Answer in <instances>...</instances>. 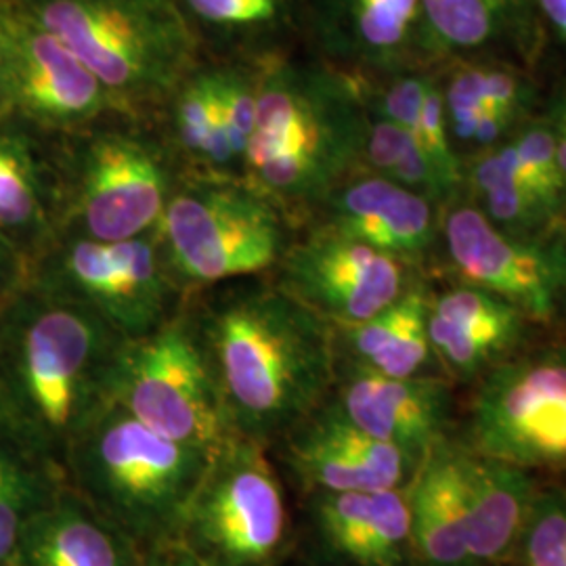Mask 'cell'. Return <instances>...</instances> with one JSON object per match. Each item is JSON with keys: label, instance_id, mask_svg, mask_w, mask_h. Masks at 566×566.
<instances>
[{"label": "cell", "instance_id": "obj_14", "mask_svg": "<svg viewBox=\"0 0 566 566\" xmlns=\"http://www.w3.org/2000/svg\"><path fill=\"white\" fill-rule=\"evenodd\" d=\"M411 264L367 243L315 227L294 240L275 266L285 292L332 325L361 324L416 282Z\"/></svg>", "mask_w": 566, "mask_h": 566}, {"label": "cell", "instance_id": "obj_22", "mask_svg": "<svg viewBox=\"0 0 566 566\" xmlns=\"http://www.w3.org/2000/svg\"><path fill=\"white\" fill-rule=\"evenodd\" d=\"M455 468L472 566L500 565L521 542L537 497L535 483L525 468L470 449H455Z\"/></svg>", "mask_w": 566, "mask_h": 566}, {"label": "cell", "instance_id": "obj_18", "mask_svg": "<svg viewBox=\"0 0 566 566\" xmlns=\"http://www.w3.org/2000/svg\"><path fill=\"white\" fill-rule=\"evenodd\" d=\"M57 139L0 116V235L30 266L61 231Z\"/></svg>", "mask_w": 566, "mask_h": 566}, {"label": "cell", "instance_id": "obj_9", "mask_svg": "<svg viewBox=\"0 0 566 566\" xmlns=\"http://www.w3.org/2000/svg\"><path fill=\"white\" fill-rule=\"evenodd\" d=\"M109 403L164 437L208 453L238 437L185 306L156 332L122 343Z\"/></svg>", "mask_w": 566, "mask_h": 566}, {"label": "cell", "instance_id": "obj_37", "mask_svg": "<svg viewBox=\"0 0 566 566\" xmlns=\"http://www.w3.org/2000/svg\"><path fill=\"white\" fill-rule=\"evenodd\" d=\"M160 554H163L164 565L166 566H203L189 552H185L182 547L175 546V544L160 547Z\"/></svg>", "mask_w": 566, "mask_h": 566}, {"label": "cell", "instance_id": "obj_3", "mask_svg": "<svg viewBox=\"0 0 566 566\" xmlns=\"http://www.w3.org/2000/svg\"><path fill=\"white\" fill-rule=\"evenodd\" d=\"M256 70V128L242 179L292 210H315L350 175L364 170V81L332 63L266 55Z\"/></svg>", "mask_w": 566, "mask_h": 566}, {"label": "cell", "instance_id": "obj_39", "mask_svg": "<svg viewBox=\"0 0 566 566\" xmlns=\"http://www.w3.org/2000/svg\"><path fill=\"white\" fill-rule=\"evenodd\" d=\"M143 566H166L164 565V558L163 554H160V549L145 554V556H143Z\"/></svg>", "mask_w": 566, "mask_h": 566}, {"label": "cell", "instance_id": "obj_21", "mask_svg": "<svg viewBox=\"0 0 566 566\" xmlns=\"http://www.w3.org/2000/svg\"><path fill=\"white\" fill-rule=\"evenodd\" d=\"M315 542L334 566H407L409 493L403 489L311 493Z\"/></svg>", "mask_w": 566, "mask_h": 566}, {"label": "cell", "instance_id": "obj_12", "mask_svg": "<svg viewBox=\"0 0 566 566\" xmlns=\"http://www.w3.org/2000/svg\"><path fill=\"white\" fill-rule=\"evenodd\" d=\"M447 263L462 283L516 306L528 322H552L566 308V231L542 238L512 235L460 198L441 214Z\"/></svg>", "mask_w": 566, "mask_h": 566}, {"label": "cell", "instance_id": "obj_32", "mask_svg": "<svg viewBox=\"0 0 566 566\" xmlns=\"http://www.w3.org/2000/svg\"><path fill=\"white\" fill-rule=\"evenodd\" d=\"M170 126L172 143L189 163L202 164L203 147L212 128L214 99L206 70H193L179 88L172 93L170 102Z\"/></svg>", "mask_w": 566, "mask_h": 566}, {"label": "cell", "instance_id": "obj_6", "mask_svg": "<svg viewBox=\"0 0 566 566\" xmlns=\"http://www.w3.org/2000/svg\"><path fill=\"white\" fill-rule=\"evenodd\" d=\"M156 231L185 296L275 271L294 242L280 203L240 177L208 172L177 182Z\"/></svg>", "mask_w": 566, "mask_h": 566}, {"label": "cell", "instance_id": "obj_38", "mask_svg": "<svg viewBox=\"0 0 566 566\" xmlns=\"http://www.w3.org/2000/svg\"><path fill=\"white\" fill-rule=\"evenodd\" d=\"M7 0H0V81L4 72V61H7V44H9V25H7Z\"/></svg>", "mask_w": 566, "mask_h": 566}, {"label": "cell", "instance_id": "obj_28", "mask_svg": "<svg viewBox=\"0 0 566 566\" xmlns=\"http://www.w3.org/2000/svg\"><path fill=\"white\" fill-rule=\"evenodd\" d=\"M364 170L422 193L443 208L453 202L416 137L371 109L365 128Z\"/></svg>", "mask_w": 566, "mask_h": 566}, {"label": "cell", "instance_id": "obj_15", "mask_svg": "<svg viewBox=\"0 0 566 566\" xmlns=\"http://www.w3.org/2000/svg\"><path fill=\"white\" fill-rule=\"evenodd\" d=\"M282 441L285 462L311 493L399 489L420 465L401 447L353 424L332 399Z\"/></svg>", "mask_w": 566, "mask_h": 566}, {"label": "cell", "instance_id": "obj_19", "mask_svg": "<svg viewBox=\"0 0 566 566\" xmlns=\"http://www.w3.org/2000/svg\"><path fill=\"white\" fill-rule=\"evenodd\" d=\"M306 15L327 63L353 76L418 65L420 0H306Z\"/></svg>", "mask_w": 566, "mask_h": 566}, {"label": "cell", "instance_id": "obj_24", "mask_svg": "<svg viewBox=\"0 0 566 566\" xmlns=\"http://www.w3.org/2000/svg\"><path fill=\"white\" fill-rule=\"evenodd\" d=\"M430 294L424 283H411L403 296L361 324L334 325L338 355L390 378L426 376L437 359L428 336ZM343 361V359H340Z\"/></svg>", "mask_w": 566, "mask_h": 566}, {"label": "cell", "instance_id": "obj_10", "mask_svg": "<svg viewBox=\"0 0 566 566\" xmlns=\"http://www.w3.org/2000/svg\"><path fill=\"white\" fill-rule=\"evenodd\" d=\"M30 282L88 306L126 340L156 332L185 306L158 231L116 243L60 233L30 266Z\"/></svg>", "mask_w": 566, "mask_h": 566}, {"label": "cell", "instance_id": "obj_17", "mask_svg": "<svg viewBox=\"0 0 566 566\" xmlns=\"http://www.w3.org/2000/svg\"><path fill=\"white\" fill-rule=\"evenodd\" d=\"M332 403L367 434L401 447L418 462L446 441L453 395L446 380L432 376L390 378L338 359Z\"/></svg>", "mask_w": 566, "mask_h": 566}, {"label": "cell", "instance_id": "obj_29", "mask_svg": "<svg viewBox=\"0 0 566 566\" xmlns=\"http://www.w3.org/2000/svg\"><path fill=\"white\" fill-rule=\"evenodd\" d=\"M189 23L224 42L263 49L294 25V0H181Z\"/></svg>", "mask_w": 566, "mask_h": 566}, {"label": "cell", "instance_id": "obj_16", "mask_svg": "<svg viewBox=\"0 0 566 566\" xmlns=\"http://www.w3.org/2000/svg\"><path fill=\"white\" fill-rule=\"evenodd\" d=\"M327 231L403 263H422L441 243L443 206L369 170L336 185L315 208Z\"/></svg>", "mask_w": 566, "mask_h": 566}, {"label": "cell", "instance_id": "obj_11", "mask_svg": "<svg viewBox=\"0 0 566 566\" xmlns=\"http://www.w3.org/2000/svg\"><path fill=\"white\" fill-rule=\"evenodd\" d=\"M470 451L518 468L566 465V344L512 353L481 376Z\"/></svg>", "mask_w": 566, "mask_h": 566}, {"label": "cell", "instance_id": "obj_36", "mask_svg": "<svg viewBox=\"0 0 566 566\" xmlns=\"http://www.w3.org/2000/svg\"><path fill=\"white\" fill-rule=\"evenodd\" d=\"M542 44L549 42L566 61V0H533Z\"/></svg>", "mask_w": 566, "mask_h": 566}, {"label": "cell", "instance_id": "obj_27", "mask_svg": "<svg viewBox=\"0 0 566 566\" xmlns=\"http://www.w3.org/2000/svg\"><path fill=\"white\" fill-rule=\"evenodd\" d=\"M63 485L60 470L0 422V566H9L21 531Z\"/></svg>", "mask_w": 566, "mask_h": 566}, {"label": "cell", "instance_id": "obj_20", "mask_svg": "<svg viewBox=\"0 0 566 566\" xmlns=\"http://www.w3.org/2000/svg\"><path fill=\"white\" fill-rule=\"evenodd\" d=\"M542 34L533 0H420L416 63L443 65L468 57H535Z\"/></svg>", "mask_w": 566, "mask_h": 566}, {"label": "cell", "instance_id": "obj_7", "mask_svg": "<svg viewBox=\"0 0 566 566\" xmlns=\"http://www.w3.org/2000/svg\"><path fill=\"white\" fill-rule=\"evenodd\" d=\"M61 231L103 243L158 229L177 175L163 143L135 128L91 126L57 139Z\"/></svg>", "mask_w": 566, "mask_h": 566}, {"label": "cell", "instance_id": "obj_30", "mask_svg": "<svg viewBox=\"0 0 566 566\" xmlns=\"http://www.w3.org/2000/svg\"><path fill=\"white\" fill-rule=\"evenodd\" d=\"M506 143L526 187L547 208L566 219L565 179L558 164L556 143L542 107L521 122Z\"/></svg>", "mask_w": 566, "mask_h": 566}, {"label": "cell", "instance_id": "obj_33", "mask_svg": "<svg viewBox=\"0 0 566 566\" xmlns=\"http://www.w3.org/2000/svg\"><path fill=\"white\" fill-rule=\"evenodd\" d=\"M523 566H566V491H537L516 546Z\"/></svg>", "mask_w": 566, "mask_h": 566}, {"label": "cell", "instance_id": "obj_34", "mask_svg": "<svg viewBox=\"0 0 566 566\" xmlns=\"http://www.w3.org/2000/svg\"><path fill=\"white\" fill-rule=\"evenodd\" d=\"M30 282V263L0 235V308Z\"/></svg>", "mask_w": 566, "mask_h": 566}, {"label": "cell", "instance_id": "obj_23", "mask_svg": "<svg viewBox=\"0 0 566 566\" xmlns=\"http://www.w3.org/2000/svg\"><path fill=\"white\" fill-rule=\"evenodd\" d=\"M9 566H143V554L65 483L21 531Z\"/></svg>", "mask_w": 566, "mask_h": 566}, {"label": "cell", "instance_id": "obj_1", "mask_svg": "<svg viewBox=\"0 0 566 566\" xmlns=\"http://www.w3.org/2000/svg\"><path fill=\"white\" fill-rule=\"evenodd\" d=\"M256 277L202 290L185 313L231 430L269 447L329 399L338 346L334 325L280 283Z\"/></svg>", "mask_w": 566, "mask_h": 566}, {"label": "cell", "instance_id": "obj_4", "mask_svg": "<svg viewBox=\"0 0 566 566\" xmlns=\"http://www.w3.org/2000/svg\"><path fill=\"white\" fill-rule=\"evenodd\" d=\"M212 455L172 441L107 403L72 447L63 474L145 556L175 544Z\"/></svg>", "mask_w": 566, "mask_h": 566}, {"label": "cell", "instance_id": "obj_26", "mask_svg": "<svg viewBox=\"0 0 566 566\" xmlns=\"http://www.w3.org/2000/svg\"><path fill=\"white\" fill-rule=\"evenodd\" d=\"M464 198L489 223L512 235L542 238L566 231L565 217L547 208L526 187L506 142L465 160Z\"/></svg>", "mask_w": 566, "mask_h": 566}, {"label": "cell", "instance_id": "obj_8", "mask_svg": "<svg viewBox=\"0 0 566 566\" xmlns=\"http://www.w3.org/2000/svg\"><path fill=\"white\" fill-rule=\"evenodd\" d=\"M287 542L285 493L266 446L233 437L206 468L175 546L203 566H280Z\"/></svg>", "mask_w": 566, "mask_h": 566}, {"label": "cell", "instance_id": "obj_35", "mask_svg": "<svg viewBox=\"0 0 566 566\" xmlns=\"http://www.w3.org/2000/svg\"><path fill=\"white\" fill-rule=\"evenodd\" d=\"M542 114L546 116L552 137L556 143L558 164H560V172H563L566 187V70L563 78L556 82L552 93L542 102Z\"/></svg>", "mask_w": 566, "mask_h": 566}, {"label": "cell", "instance_id": "obj_40", "mask_svg": "<svg viewBox=\"0 0 566 566\" xmlns=\"http://www.w3.org/2000/svg\"><path fill=\"white\" fill-rule=\"evenodd\" d=\"M0 422H2V405H0Z\"/></svg>", "mask_w": 566, "mask_h": 566}, {"label": "cell", "instance_id": "obj_25", "mask_svg": "<svg viewBox=\"0 0 566 566\" xmlns=\"http://www.w3.org/2000/svg\"><path fill=\"white\" fill-rule=\"evenodd\" d=\"M411 547L424 566H472L455 449L441 441L416 470L409 493Z\"/></svg>", "mask_w": 566, "mask_h": 566}, {"label": "cell", "instance_id": "obj_31", "mask_svg": "<svg viewBox=\"0 0 566 566\" xmlns=\"http://www.w3.org/2000/svg\"><path fill=\"white\" fill-rule=\"evenodd\" d=\"M208 81L214 102L223 114L227 130L240 158H245L248 145L256 128V70L254 63H229L219 67H208Z\"/></svg>", "mask_w": 566, "mask_h": 566}, {"label": "cell", "instance_id": "obj_2", "mask_svg": "<svg viewBox=\"0 0 566 566\" xmlns=\"http://www.w3.org/2000/svg\"><path fill=\"white\" fill-rule=\"evenodd\" d=\"M124 340L95 311L39 283L28 282L0 308L2 422L61 474L109 403Z\"/></svg>", "mask_w": 566, "mask_h": 566}, {"label": "cell", "instance_id": "obj_5", "mask_svg": "<svg viewBox=\"0 0 566 566\" xmlns=\"http://www.w3.org/2000/svg\"><path fill=\"white\" fill-rule=\"evenodd\" d=\"M9 2L82 60L124 118L166 105L196 70L198 34L181 0Z\"/></svg>", "mask_w": 566, "mask_h": 566}, {"label": "cell", "instance_id": "obj_13", "mask_svg": "<svg viewBox=\"0 0 566 566\" xmlns=\"http://www.w3.org/2000/svg\"><path fill=\"white\" fill-rule=\"evenodd\" d=\"M9 44L0 116L49 137H67L116 114L102 81L63 42L7 0Z\"/></svg>", "mask_w": 566, "mask_h": 566}]
</instances>
